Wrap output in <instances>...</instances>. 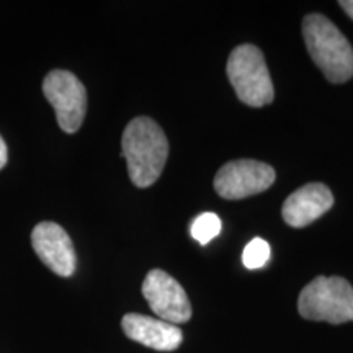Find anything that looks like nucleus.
I'll list each match as a JSON object with an SVG mask.
<instances>
[{"label": "nucleus", "mask_w": 353, "mask_h": 353, "mask_svg": "<svg viewBox=\"0 0 353 353\" xmlns=\"http://www.w3.org/2000/svg\"><path fill=\"white\" fill-rule=\"evenodd\" d=\"M32 245L39 260L59 276L74 275L77 267L76 250L69 234L59 224L44 221L34 226Z\"/></svg>", "instance_id": "nucleus-8"}, {"label": "nucleus", "mask_w": 353, "mask_h": 353, "mask_svg": "<svg viewBox=\"0 0 353 353\" xmlns=\"http://www.w3.org/2000/svg\"><path fill=\"white\" fill-rule=\"evenodd\" d=\"M7 161H8V151H7V144H6V141L2 139V136H0V170H2L3 167H6Z\"/></svg>", "instance_id": "nucleus-13"}, {"label": "nucleus", "mask_w": 353, "mask_h": 353, "mask_svg": "<svg viewBox=\"0 0 353 353\" xmlns=\"http://www.w3.org/2000/svg\"><path fill=\"white\" fill-rule=\"evenodd\" d=\"M334 206V195L327 185L307 183L291 193L283 203L281 216L288 226L299 229L312 224Z\"/></svg>", "instance_id": "nucleus-9"}, {"label": "nucleus", "mask_w": 353, "mask_h": 353, "mask_svg": "<svg viewBox=\"0 0 353 353\" xmlns=\"http://www.w3.org/2000/svg\"><path fill=\"white\" fill-rule=\"evenodd\" d=\"M268 259H270V245H268V242L260 239V237H255V239L250 241L245 245L244 254H242V263L249 270L262 268L268 262Z\"/></svg>", "instance_id": "nucleus-12"}, {"label": "nucleus", "mask_w": 353, "mask_h": 353, "mask_svg": "<svg viewBox=\"0 0 353 353\" xmlns=\"http://www.w3.org/2000/svg\"><path fill=\"white\" fill-rule=\"evenodd\" d=\"M339 6H341L343 8V12L353 20V0H342V2H339Z\"/></svg>", "instance_id": "nucleus-14"}, {"label": "nucleus", "mask_w": 353, "mask_h": 353, "mask_svg": "<svg viewBox=\"0 0 353 353\" xmlns=\"http://www.w3.org/2000/svg\"><path fill=\"white\" fill-rule=\"evenodd\" d=\"M192 237L200 244H208L221 232V219L214 213H203L196 216V219L192 223L190 228Z\"/></svg>", "instance_id": "nucleus-11"}, {"label": "nucleus", "mask_w": 353, "mask_h": 353, "mask_svg": "<svg viewBox=\"0 0 353 353\" xmlns=\"http://www.w3.org/2000/svg\"><path fill=\"white\" fill-rule=\"evenodd\" d=\"M298 311L304 319L343 324L353 321V286L341 276H317L299 294Z\"/></svg>", "instance_id": "nucleus-3"}, {"label": "nucleus", "mask_w": 353, "mask_h": 353, "mask_svg": "<svg viewBox=\"0 0 353 353\" xmlns=\"http://www.w3.org/2000/svg\"><path fill=\"white\" fill-rule=\"evenodd\" d=\"M237 99L249 107L260 108L272 103L275 90L265 64L263 52L254 44H241L231 52L226 68Z\"/></svg>", "instance_id": "nucleus-4"}, {"label": "nucleus", "mask_w": 353, "mask_h": 353, "mask_svg": "<svg viewBox=\"0 0 353 353\" xmlns=\"http://www.w3.org/2000/svg\"><path fill=\"white\" fill-rule=\"evenodd\" d=\"M121 149L128 174L136 187L148 188L157 182L169 157V141L152 118L138 117L128 123Z\"/></svg>", "instance_id": "nucleus-1"}, {"label": "nucleus", "mask_w": 353, "mask_h": 353, "mask_svg": "<svg viewBox=\"0 0 353 353\" xmlns=\"http://www.w3.org/2000/svg\"><path fill=\"white\" fill-rule=\"evenodd\" d=\"M43 94L56 112L57 125L64 132L81 130L87 112V92L69 70H51L43 81Z\"/></svg>", "instance_id": "nucleus-5"}, {"label": "nucleus", "mask_w": 353, "mask_h": 353, "mask_svg": "<svg viewBox=\"0 0 353 353\" xmlns=\"http://www.w3.org/2000/svg\"><path fill=\"white\" fill-rule=\"evenodd\" d=\"M143 294L157 319L176 325L192 317V304L182 285L161 268H154L145 275Z\"/></svg>", "instance_id": "nucleus-7"}, {"label": "nucleus", "mask_w": 353, "mask_h": 353, "mask_svg": "<svg viewBox=\"0 0 353 353\" xmlns=\"http://www.w3.org/2000/svg\"><path fill=\"white\" fill-rule=\"evenodd\" d=\"M303 38L314 64L332 83H343L353 77V48L341 30L321 13L303 20Z\"/></svg>", "instance_id": "nucleus-2"}, {"label": "nucleus", "mask_w": 353, "mask_h": 353, "mask_svg": "<svg viewBox=\"0 0 353 353\" xmlns=\"http://www.w3.org/2000/svg\"><path fill=\"white\" fill-rule=\"evenodd\" d=\"M128 339L159 352H174L182 345L183 332L169 322L143 314H126L121 319Z\"/></svg>", "instance_id": "nucleus-10"}, {"label": "nucleus", "mask_w": 353, "mask_h": 353, "mask_svg": "<svg viewBox=\"0 0 353 353\" xmlns=\"http://www.w3.org/2000/svg\"><path fill=\"white\" fill-rule=\"evenodd\" d=\"M275 179V169L265 162L241 159L221 167L214 176V190L224 200H242L268 190Z\"/></svg>", "instance_id": "nucleus-6"}]
</instances>
